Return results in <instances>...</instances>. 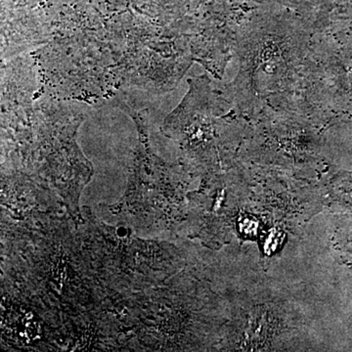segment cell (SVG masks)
Returning <instances> with one entry per match:
<instances>
[{"instance_id": "obj_1", "label": "cell", "mask_w": 352, "mask_h": 352, "mask_svg": "<svg viewBox=\"0 0 352 352\" xmlns=\"http://www.w3.org/2000/svg\"><path fill=\"white\" fill-rule=\"evenodd\" d=\"M309 36L291 23H252L239 32V73L227 90L241 115L261 113L288 87L307 52Z\"/></svg>"}, {"instance_id": "obj_2", "label": "cell", "mask_w": 352, "mask_h": 352, "mask_svg": "<svg viewBox=\"0 0 352 352\" xmlns=\"http://www.w3.org/2000/svg\"><path fill=\"white\" fill-rule=\"evenodd\" d=\"M222 99L208 80H190V89L180 105L166 119V129L201 159L219 160L223 134L231 131Z\"/></svg>"}]
</instances>
